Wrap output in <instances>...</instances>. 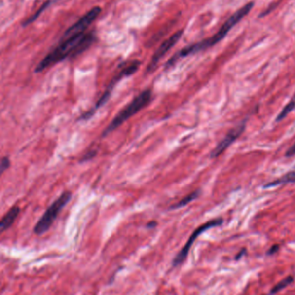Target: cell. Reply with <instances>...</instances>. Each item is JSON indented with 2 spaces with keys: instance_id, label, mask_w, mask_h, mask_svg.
<instances>
[{
  "instance_id": "cell-1",
  "label": "cell",
  "mask_w": 295,
  "mask_h": 295,
  "mask_svg": "<svg viewBox=\"0 0 295 295\" xmlns=\"http://www.w3.org/2000/svg\"><path fill=\"white\" fill-rule=\"evenodd\" d=\"M95 40V36L93 32H83L67 37H62L59 44L37 64L34 71L36 73L42 72L61 61L80 55L88 49Z\"/></svg>"
},
{
  "instance_id": "cell-2",
  "label": "cell",
  "mask_w": 295,
  "mask_h": 295,
  "mask_svg": "<svg viewBox=\"0 0 295 295\" xmlns=\"http://www.w3.org/2000/svg\"><path fill=\"white\" fill-rule=\"evenodd\" d=\"M253 6L254 3H252V2L245 4L244 6H243L240 10L232 15L228 20H226L220 30L214 36H212L210 38L204 39L201 42H197L195 44H191V45L187 46L185 48H184L181 51L177 53L175 56L168 61V63L166 64V68L172 66L177 61L180 60V58H184V57L193 55L196 53L200 52V51L205 50L208 48H211L212 46L218 43L222 39L224 38L225 37L227 36L228 32H230V30L234 26L237 25L244 17H246L247 15L250 13V11L252 10Z\"/></svg>"
},
{
  "instance_id": "cell-3",
  "label": "cell",
  "mask_w": 295,
  "mask_h": 295,
  "mask_svg": "<svg viewBox=\"0 0 295 295\" xmlns=\"http://www.w3.org/2000/svg\"><path fill=\"white\" fill-rule=\"evenodd\" d=\"M151 91L150 89L141 92V94L137 95L130 103H128L122 110H120L119 113H117L113 120L102 132V137H107L113 131L118 129L124 122H126L127 120L130 119L131 117L135 115L137 112L144 109L145 107H147L151 102Z\"/></svg>"
},
{
  "instance_id": "cell-4",
  "label": "cell",
  "mask_w": 295,
  "mask_h": 295,
  "mask_svg": "<svg viewBox=\"0 0 295 295\" xmlns=\"http://www.w3.org/2000/svg\"><path fill=\"white\" fill-rule=\"evenodd\" d=\"M72 193L71 191H64L57 197L56 200L54 201L51 205L46 210L42 218L39 219L35 227L33 228V233L37 235H42L49 230L53 222L56 221L61 211L64 209L66 204L71 200Z\"/></svg>"
},
{
  "instance_id": "cell-5",
  "label": "cell",
  "mask_w": 295,
  "mask_h": 295,
  "mask_svg": "<svg viewBox=\"0 0 295 295\" xmlns=\"http://www.w3.org/2000/svg\"><path fill=\"white\" fill-rule=\"evenodd\" d=\"M222 221H222V219L218 218V219H215V220H212V221H208L206 223L201 225L200 227H198V228L192 233V235H190V238L187 241V243H185V245L183 247V249L180 250L179 254H178V255L176 256L175 258L173 259V260H172V266L176 267L183 263L184 261L186 259L187 257H188V254H189L190 248H191L192 244H193L194 242L196 241L197 237H198L202 233L206 231L209 228H214V227H218V226H220V225L222 224Z\"/></svg>"
},
{
  "instance_id": "cell-6",
  "label": "cell",
  "mask_w": 295,
  "mask_h": 295,
  "mask_svg": "<svg viewBox=\"0 0 295 295\" xmlns=\"http://www.w3.org/2000/svg\"><path fill=\"white\" fill-rule=\"evenodd\" d=\"M129 75H130V74H129V71L127 70V67H125L123 70H121V71L119 73V74H118L117 76H115V78H113V80L111 81V83L109 85V88H107V90L103 93L102 97L99 99V101L96 102L95 107H94L93 109H90L88 112L83 113V114L79 118V120H88L89 119H91L92 117L95 114V112H96L101 107L105 105L107 102L109 101V99L110 98V95H111V93H112V89L114 88L116 83L120 81L121 78L129 76Z\"/></svg>"
},
{
  "instance_id": "cell-7",
  "label": "cell",
  "mask_w": 295,
  "mask_h": 295,
  "mask_svg": "<svg viewBox=\"0 0 295 295\" xmlns=\"http://www.w3.org/2000/svg\"><path fill=\"white\" fill-rule=\"evenodd\" d=\"M101 11H102V9L99 6L91 9L83 17H81L76 23H74V25L68 29L66 32L63 36V37H71V36L74 35V34L86 32V30H87L88 26L91 25L92 23L95 21L96 18H98Z\"/></svg>"
},
{
  "instance_id": "cell-8",
  "label": "cell",
  "mask_w": 295,
  "mask_h": 295,
  "mask_svg": "<svg viewBox=\"0 0 295 295\" xmlns=\"http://www.w3.org/2000/svg\"><path fill=\"white\" fill-rule=\"evenodd\" d=\"M182 34H183V31H179L162 42L161 45L159 46V48L156 50L154 55L151 57L150 64L148 67V72L154 70L155 67L158 65V62L161 60L165 54L168 52L169 50L172 49L177 42H179V40L181 38Z\"/></svg>"
},
{
  "instance_id": "cell-9",
  "label": "cell",
  "mask_w": 295,
  "mask_h": 295,
  "mask_svg": "<svg viewBox=\"0 0 295 295\" xmlns=\"http://www.w3.org/2000/svg\"><path fill=\"white\" fill-rule=\"evenodd\" d=\"M245 126L246 123L245 121H243V123L240 124L237 127L230 130V132L225 136L224 139L212 151L211 153V158H217L219 155H221L234 141H236V139L239 138L240 135L245 130Z\"/></svg>"
},
{
  "instance_id": "cell-10",
  "label": "cell",
  "mask_w": 295,
  "mask_h": 295,
  "mask_svg": "<svg viewBox=\"0 0 295 295\" xmlns=\"http://www.w3.org/2000/svg\"><path fill=\"white\" fill-rule=\"evenodd\" d=\"M20 213V208L19 206L15 205L13 207H11L7 213L4 215L1 222H0V231L1 233L5 231L6 229L9 228H11L12 224L14 223L15 220L17 219L18 217V215Z\"/></svg>"
},
{
  "instance_id": "cell-11",
  "label": "cell",
  "mask_w": 295,
  "mask_h": 295,
  "mask_svg": "<svg viewBox=\"0 0 295 295\" xmlns=\"http://www.w3.org/2000/svg\"><path fill=\"white\" fill-rule=\"evenodd\" d=\"M295 170L289 172L287 173L286 175L281 177V179H278V180H274L271 183H268L265 185V188H269V187L277 186L279 184H288V183H295Z\"/></svg>"
},
{
  "instance_id": "cell-12",
  "label": "cell",
  "mask_w": 295,
  "mask_h": 295,
  "mask_svg": "<svg viewBox=\"0 0 295 295\" xmlns=\"http://www.w3.org/2000/svg\"><path fill=\"white\" fill-rule=\"evenodd\" d=\"M199 195H200V190H196L194 192H191L186 197H184L183 199L180 200L179 203L172 204V206L169 208V210H177V209L184 207V206H186L187 204H190V202L197 199V197H199Z\"/></svg>"
},
{
  "instance_id": "cell-13",
  "label": "cell",
  "mask_w": 295,
  "mask_h": 295,
  "mask_svg": "<svg viewBox=\"0 0 295 295\" xmlns=\"http://www.w3.org/2000/svg\"><path fill=\"white\" fill-rule=\"evenodd\" d=\"M295 95H294V97L291 99V101L288 102L287 106L285 107L284 109H282V111H281L280 113H279V115L277 116V118H276V121H281V120H283L286 116L289 114L290 112L295 109Z\"/></svg>"
},
{
  "instance_id": "cell-14",
  "label": "cell",
  "mask_w": 295,
  "mask_h": 295,
  "mask_svg": "<svg viewBox=\"0 0 295 295\" xmlns=\"http://www.w3.org/2000/svg\"><path fill=\"white\" fill-rule=\"evenodd\" d=\"M293 281H294V278L292 277V276H288V277L285 278L282 281H280L279 283L275 285L274 288H272L271 294H275V293L281 291L282 289H284L286 287H288V285L291 284Z\"/></svg>"
},
{
  "instance_id": "cell-15",
  "label": "cell",
  "mask_w": 295,
  "mask_h": 295,
  "mask_svg": "<svg viewBox=\"0 0 295 295\" xmlns=\"http://www.w3.org/2000/svg\"><path fill=\"white\" fill-rule=\"evenodd\" d=\"M11 166V160L7 156H4L1 159V164H0V171H1V174H3L7 169L10 168Z\"/></svg>"
},
{
  "instance_id": "cell-16",
  "label": "cell",
  "mask_w": 295,
  "mask_h": 295,
  "mask_svg": "<svg viewBox=\"0 0 295 295\" xmlns=\"http://www.w3.org/2000/svg\"><path fill=\"white\" fill-rule=\"evenodd\" d=\"M96 154H97V151L96 150H90L86 154L82 156V158H81V161L80 162L89 161L92 158H95Z\"/></svg>"
},
{
  "instance_id": "cell-17",
  "label": "cell",
  "mask_w": 295,
  "mask_h": 295,
  "mask_svg": "<svg viewBox=\"0 0 295 295\" xmlns=\"http://www.w3.org/2000/svg\"><path fill=\"white\" fill-rule=\"evenodd\" d=\"M295 154V143L292 146L291 148L288 149V151L286 152V156L287 157H292L293 155Z\"/></svg>"
},
{
  "instance_id": "cell-18",
  "label": "cell",
  "mask_w": 295,
  "mask_h": 295,
  "mask_svg": "<svg viewBox=\"0 0 295 295\" xmlns=\"http://www.w3.org/2000/svg\"><path fill=\"white\" fill-rule=\"evenodd\" d=\"M278 250H279V245H274V246L272 247L270 250H268V252H267V255H274V254L276 253Z\"/></svg>"
},
{
  "instance_id": "cell-19",
  "label": "cell",
  "mask_w": 295,
  "mask_h": 295,
  "mask_svg": "<svg viewBox=\"0 0 295 295\" xmlns=\"http://www.w3.org/2000/svg\"><path fill=\"white\" fill-rule=\"evenodd\" d=\"M157 221H151L150 222H148V224L146 225V227L148 228H155L157 226Z\"/></svg>"
},
{
  "instance_id": "cell-20",
  "label": "cell",
  "mask_w": 295,
  "mask_h": 295,
  "mask_svg": "<svg viewBox=\"0 0 295 295\" xmlns=\"http://www.w3.org/2000/svg\"><path fill=\"white\" fill-rule=\"evenodd\" d=\"M244 252H245V250H242V251H241V252H240V253L238 254V255H237V257H235V259H236V260H238V259H240V258L242 257V256H243V253H244Z\"/></svg>"
}]
</instances>
